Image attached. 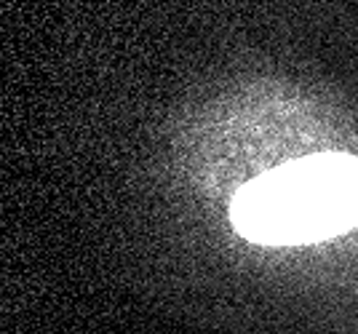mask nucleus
I'll return each instance as SVG.
<instances>
[{
  "mask_svg": "<svg viewBox=\"0 0 358 334\" xmlns=\"http://www.w3.org/2000/svg\"><path fill=\"white\" fill-rule=\"evenodd\" d=\"M233 225L254 243H313L358 225V158L310 155L249 182Z\"/></svg>",
  "mask_w": 358,
  "mask_h": 334,
  "instance_id": "f257e3e1",
  "label": "nucleus"
}]
</instances>
